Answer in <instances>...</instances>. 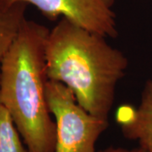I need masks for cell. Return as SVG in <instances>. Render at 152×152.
Segmentation results:
<instances>
[{
	"mask_svg": "<svg viewBox=\"0 0 152 152\" xmlns=\"http://www.w3.org/2000/svg\"><path fill=\"white\" fill-rule=\"evenodd\" d=\"M48 80L59 82L89 113L108 120L129 60L106 37L66 18L50 30L45 48Z\"/></svg>",
	"mask_w": 152,
	"mask_h": 152,
	"instance_id": "obj_1",
	"label": "cell"
},
{
	"mask_svg": "<svg viewBox=\"0 0 152 152\" xmlns=\"http://www.w3.org/2000/svg\"><path fill=\"white\" fill-rule=\"evenodd\" d=\"M50 30L26 19L0 69V103L28 152H54L56 124L47 100L45 48Z\"/></svg>",
	"mask_w": 152,
	"mask_h": 152,
	"instance_id": "obj_2",
	"label": "cell"
},
{
	"mask_svg": "<svg viewBox=\"0 0 152 152\" xmlns=\"http://www.w3.org/2000/svg\"><path fill=\"white\" fill-rule=\"evenodd\" d=\"M47 100L56 124L54 152H96V142L108 128V120L89 113L59 82L48 81Z\"/></svg>",
	"mask_w": 152,
	"mask_h": 152,
	"instance_id": "obj_3",
	"label": "cell"
},
{
	"mask_svg": "<svg viewBox=\"0 0 152 152\" xmlns=\"http://www.w3.org/2000/svg\"><path fill=\"white\" fill-rule=\"evenodd\" d=\"M12 5L24 3L37 7L50 20L66 18L88 31L116 38L118 28L113 7L114 0H3Z\"/></svg>",
	"mask_w": 152,
	"mask_h": 152,
	"instance_id": "obj_4",
	"label": "cell"
},
{
	"mask_svg": "<svg viewBox=\"0 0 152 152\" xmlns=\"http://www.w3.org/2000/svg\"><path fill=\"white\" fill-rule=\"evenodd\" d=\"M116 120L125 138L138 142L145 152H152V76L145 84L139 106H121Z\"/></svg>",
	"mask_w": 152,
	"mask_h": 152,
	"instance_id": "obj_5",
	"label": "cell"
},
{
	"mask_svg": "<svg viewBox=\"0 0 152 152\" xmlns=\"http://www.w3.org/2000/svg\"><path fill=\"white\" fill-rule=\"evenodd\" d=\"M27 6L24 3L9 5L0 0V69L4 56L26 19Z\"/></svg>",
	"mask_w": 152,
	"mask_h": 152,
	"instance_id": "obj_6",
	"label": "cell"
},
{
	"mask_svg": "<svg viewBox=\"0 0 152 152\" xmlns=\"http://www.w3.org/2000/svg\"><path fill=\"white\" fill-rule=\"evenodd\" d=\"M9 111L0 103V152H28Z\"/></svg>",
	"mask_w": 152,
	"mask_h": 152,
	"instance_id": "obj_7",
	"label": "cell"
},
{
	"mask_svg": "<svg viewBox=\"0 0 152 152\" xmlns=\"http://www.w3.org/2000/svg\"><path fill=\"white\" fill-rule=\"evenodd\" d=\"M98 152H145L143 149L140 147H137V148H134V149H126V148H123V147H114L110 146L101 150Z\"/></svg>",
	"mask_w": 152,
	"mask_h": 152,
	"instance_id": "obj_8",
	"label": "cell"
}]
</instances>
